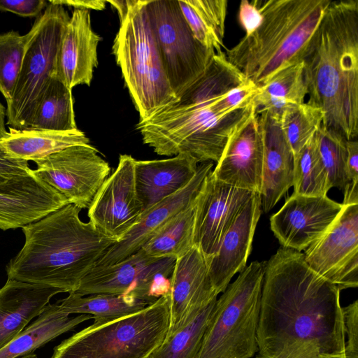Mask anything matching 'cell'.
<instances>
[{"label":"cell","instance_id":"1","mask_svg":"<svg viewBox=\"0 0 358 358\" xmlns=\"http://www.w3.org/2000/svg\"><path fill=\"white\" fill-rule=\"evenodd\" d=\"M341 290L280 248L266 262L257 358H345Z\"/></svg>","mask_w":358,"mask_h":358},{"label":"cell","instance_id":"2","mask_svg":"<svg viewBox=\"0 0 358 358\" xmlns=\"http://www.w3.org/2000/svg\"><path fill=\"white\" fill-rule=\"evenodd\" d=\"M247 80L225 52H216L202 75L178 99L139 121L136 129L143 143L159 155L184 154L199 164L217 163L230 136L255 108L252 101L223 113L215 103Z\"/></svg>","mask_w":358,"mask_h":358},{"label":"cell","instance_id":"3","mask_svg":"<svg viewBox=\"0 0 358 358\" xmlns=\"http://www.w3.org/2000/svg\"><path fill=\"white\" fill-rule=\"evenodd\" d=\"M308 103L323 124L356 139L358 134V0L331 1L303 57Z\"/></svg>","mask_w":358,"mask_h":358},{"label":"cell","instance_id":"4","mask_svg":"<svg viewBox=\"0 0 358 358\" xmlns=\"http://www.w3.org/2000/svg\"><path fill=\"white\" fill-rule=\"evenodd\" d=\"M67 204L23 227L24 243L6 266L8 279L74 292L117 241L80 218Z\"/></svg>","mask_w":358,"mask_h":358},{"label":"cell","instance_id":"5","mask_svg":"<svg viewBox=\"0 0 358 358\" xmlns=\"http://www.w3.org/2000/svg\"><path fill=\"white\" fill-rule=\"evenodd\" d=\"M261 20L225 52L228 61L258 88L280 71L302 62L331 0H255Z\"/></svg>","mask_w":358,"mask_h":358},{"label":"cell","instance_id":"6","mask_svg":"<svg viewBox=\"0 0 358 358\" xmlns=\"http://www.w3.org/2000/svg\"><path fill=\"white\" fill-rule=\"evenodd\" d=\"M169 326L167 292L141 310L94 319L57 345L51 358H148L164 342Z\"/></svg>","mask_w":358,"mask_h":358},{"label":"cell","instance_id":"7","mask_svg":"<svg viewBox=\"0 0 358 358\" xmlns=\"http://www.w3.org/2000/svg\"><path fill=\"white\" fill-rule=\"evenodd\" d=\"M147 0H136L120 29L113 52L140 120L176 99L168 80L148 17Z\"/></svg>","mask_w":358,"mask_h":358},{"label":"cell","instance_id":"8","mask_svg":"<svg viewBox=\"0 0 358 358\" xmlns=\"http://www.w3.org/2000/svg\"><path fill=\"white\" fill-rule=\"evenodd\" d=\"M266 262L255 261L217 299L196 358H252Z\"/></svg>","mask_w":358,"mask_h":358},{"label":"cell","instance_id":"9","mask_svg":"<svg viewBox=\"0 0 358 358\" xmlns=\"http://www.w3.org/2000/svg\"><path fill=\"white\" fill-rule=\"evenodd\" d=\"M69 15L64 6L48 1L27 37L19 76L11 99L6 102L8 128L24 129L30 122L49 81Z\"/></svg>","mask_w":358,"mask_h":358},{"label":"cell","instance_id":"10","mask_svg":"<svg viewBox=\"0 0 358 358\" xmlns=\"http://www.w3.org/2000/svg\"><path fill=\"white\" fill-rule=\"evenodd\" d=\"M147 11L171 88L178 99L216 53L194 36L178 0H147Z\"/></svg>","mask_w":358,"mask_h":358},{"label":"cell","instance_id":"11","mask_svg":"<svg viewBox=\"0 0 358 358\" xmlns=\"http://www.w3.org/2000/svg\"><path fill=\"white\" fill-rule=\"evenodd\" d=\"M176 259L155 258L140 249L122 261L94 267L74 292L80 296L127 294L153 303L166 294Z\"/></svg>","mask_w":358,"mask_h":358},{"label":"cell","instance_id":"12","mask_svg":"<svg viewBox=\"0 0 358 358\" xmlns=\"http://www.w3.org/2000/svg\"><path fill=\"white\" fill-rule=\"evenodd\" d=\"M35 163L31 173L80 210L90 208L110 172L90 144L68 147Z\"/></svg>","mask_w":358,"mask_h":358},{"label":"cell","instance_id":"13","mask_svg":"<svg viewBox=\"0 0 358 358\" xmlns=\"http://www.w3.org/2000/svg\"><path fill=\"white\" fill-rule=\"evenodd\" d=\"M317 274L342 289L358 286V203L343 205L327 231L304 250Z\"/></svg>","mask_w":358,"mask_h":358},{"label":"cell","instance_id":"14","mask_svg":"<svg viewBox=\"0 0 358 358\" xmlns=\"http://www.w3.org/2000/svg\"><path fill=\"white\" fill-rule=\"evenodd\" d=\"M135 161L121 155L115 170L96 194L87 215L102 234L120 241L143 214L135 183Z\"/></svg>","mask_w":358,"mask_h":358},{"label":"cell","instance_id":"15","mask_svg":"<svg viewBox=\"0 0 358 358\" xmlns=\"http://www.w3.org/2000/svg\"><path fill=\"white\" fill-rule=\"evenodd\" d=\"M212 171L206 177L196 199L194 231V245L206 259L217 252L224 234L256 193L220 181Z\"/></svg>","mask_w":358,"mask_h":358},{"label":"cell","instance_id":"16","mask_svg":"<svg viewBox=\"0 0 358 358\" xmlns=\"http://www.w3.org/2000/svg\"><path fill=\"white\" fill-rule=\"evenodd\" d=\"M168 294L169 326L164 341L187 326L217 299L206 258L196 246L176 260Z\"/></svg>","mask_w":358,"mask_h":358},{"label":"cell","instance_id":"17","mask_svg":"<svg viewBox=\"0 0 358 358\" xmlns=\"http://www.w3.org/2000/svg\"><path fill=\"white\" fill-rule=\"evenodd\" d=\"M343 207L327 195L293 193L270 217L271 229L282 247L301 252L327 231Z\"/></svg>","mask_w":358,"mask_h":358},{"label":"cell","instance_id":"18","mask_svg":"<svg viewBox=\"0 0 358 358\" xmlns=\"http://www.w3.org/2000/svg\"><path fill=\"white\" fill-rule=\"evenodd\" d=\"M263 157V135L255 110L229 138L212 175L235 187L260 194Z\"/></svg>","mask_w":358,"mask_h":358},{"label":"cell","instance_id":"19","mask_svg":"<svg viewBox=\"0 0 358 358\" xmlns=\"http://www.w3.org/2000/svg\"><path fill=\"white\" fill-rule=\"evenodd\" d=\"M69 204L32 173L0 175V229L22 228Z\"/></svg>","mask_w":358,"mask_h":358},{"label":"cell","instance_id":"20","mask_svg":"<svg viewBox=\"0 0 358 358\" xmlns=\"http://www.w3.org/2000/svg\"><path fill=\"white\" fill-rule=\"evenodd\" d=\"M213 166L212 162L199 164L194 177L185 187L145 211L127 234L108 248L95 266L114 264L139 250L165 222L194 201Z\"/></svg>","mask_w":358,"mask_h":358},{"label":"cell","instance_id":"21","mask_svg":"<svg viewBox=\"0 0 358 358\" xmlns=\"http://www.w3.org/2000/svg\"><path fill=\"white\" fill-rule=\"evenodd\" d=\"M101 39L92 29L89 10L74 8L62 36L52 78L71 90L78 85H90L98 65Z\"/></svg>","mask_w":358,"mask_h":358},{"label":"cell","instance_id":"22","mask_svg":"<svg viewBox=\"0 0 358 358\" xmlns=\"http://www.w3.org/2000/svg\"><path fill=\"white\" fill-rule=\"evenodd\" d=\"M260 194L254 193L224 234L217 252L206 259L209 275L217 294L246 266L262 213Z\"/></svg>","mask_w":358,"mask_h":358},{"label":"cell","instance_id":"23","mask_svg":"<svg viewBox=\"0 0 358 358\" xmlns=\"http://www.w3.org/2000/svg\"><path fill=\"white\" fill-rule=\"evenodd\" d=\"M257 115L264 141L259 194L262 209L268 213L293 186L294 159L282 130L280 119L266 111Z\"/></svg>","mask_w":358,"mask_h":358},{"label":"cell","instance_id":"24","mask_svg":"<svg viewBox=\"0 0 358 358\" xmlns=\"http://www.w3.org/2000/svg\"><path fill=\"white\" fill-rule=\"evenodd\" d=\"M199 163L187 155L164 159L135 161V183L143 213L185 187Z\"/></svg>","mask_w":358,"mask_h":358},{"label":"cell","instance_id":"25","mask_svg":"<svg viewBox=\"0 0 358 358\" xmlns=\"http://www.w3.org/2000/svg\"><path fill=\"white\" fill-rule=\"evenodd\" d=\"M63 290L8 279L0 288V349L39 316L50 299Z\"/></svg>","mask_w":358,"mask_h":358},{"label":"cell","instance_id":"26","mask_svg":"<svg viewBox=\"0 0 358 358\" xmlns=\"http://www.w3.org/2000/svg\"><path fill=\"white\" fill-rule=\"evenodd\" d=\"M88 144L89 138L78 129L57 131L8 128L0 139V150L12 158L36 162L68 147Z\"/></svg>","mask_w":358,"mask_h":358},{"label":"cell","instance_id":"27","mask_svg":"<svg viewBox=\"0 0 358 358\" xmlns=\"http://www.w3.org/2000/svg\"><path fill=\"white\" fill-rule=\"evenodd\" d=\"M90 319H93V316L87 314L70 317L62 310L58 302L49 303L31 324L0 349V358H17L32 353Z\"/></svg>","mask_w":358,"mask_h":358},{"label":"cell","instance_id":"28","mask_svg":"<svg viewBox=\"0 0 358 358\" xmlns=\"http://www.w3.org/2000/svg\"><path fill=\"white\" fill-rule=\"evenodd\" d=\"M307 94L301 62L280 71L258 88L253 99L255 113L266 111L280 119L287 108L304 103Z\"/></svg>","mask_w":358,"mask_h":358},{"label":"cell","instance_id":"29","mask_svg":"<svg viewBox=\"0 0 358 358\" xmlns=\"http://www.w3.org/2000/svg\"><path fill=\"white\" fill-rule=\"evenodd\" d=\"M196 199L165 222L141 247L146 255L177 259L194 245Z\"/></svg>","mask_w":358,"mask_h":358},{"label":"cell","instance_id":"30","mask_svg":"<svg viewBox=\"0 0 358 358\" xmlns=\"http://www.w3.org/2000/svg\"><path fill=\"white\" fill-rule=\"evenodd\" d=\"M182 15L196 39L215 52L224 46L226 0H178Z\"/></svg>","mask_w":358,"mask_h":358},{"label":"cell","instance_id":"31","mask_svg":"<svg viewBox=\"0 0 358 358\" xmlns=\"http://www.w3.org/2000/svg\"><path fill=\"white\" fill-rule=\"evenodd\" d=\"M27 129L69 131L78 129L72 90L51 78Z\"/></svg>","mask_w":358,"mask_h":358},{"label":"cell","instance_id":"32","mask_svg":"<svg viewBox=\"0 0 358 358\" xmlns=\"http://www.w3.org/2000/svg\"><path fill=\"white\" fill-rule=\"evenodd\" d=\"M62 311L93 316V319L114 318L144 308L150 303L127 294H96L80 296L75 292L57 301Z\"/></svg>","mask_w":358,"mask_h":358},{"label":"cell","instance_id":"33","mask_svg":"<svg viewBox=\"0 0 358 358\" xmlns=\"http://www.w3.org/2000/svg\"><path fill=\"white\" fill-rule=\"evenodd\" d=\"M294 159L293 193L326 196L331 187L319 151L317 132Z\"/></svg>","mask_w":358,"mask_h":358},{"label":"cell","instance_id":"34","mask_svg":"<svg viewBox=\"0 0 358 358\" xmlns=\"http://www.w3.org/2000/svg\"><path fill=\"white\" fill-rule=\"evenodd\" d=\"M216 301L187 326L164 341L148 358H196Z\"/></svg>","mask_w":358,"mask_h":358},{"label":"cell","instance_id":"35","mask_svg":"<svg viewBox=\"0 0 358 358\" xmlns=\"http://www.w3.org/2000/svg\"><path fill=\"white\" fill-rule=\"evenodd\" d=\"M323 119L322 110L307 102L289 107L282 113L281 128L294 157L317 131Z\"/></svg>","mask_w":358,"mask_h":358},{"label":"cell","instance_id":"36","mask_svg":"<svg viewBox=\"0 0 358 358\" xmlns=\"http://www.w3.org/2000/svg\"><path fill=\"white\" fill-rule=\"evenodd\" d=\"M320 156L327 171L331 187L344 191L350 183L346 171L347 139L323 124L317 131Z\"/></svg>","mask_w":358,"mask_h":358},{"label":"cell","instance_id":"37","mask_svg":"<svg viewBox=\"0 0 358 358\" xmlns=\"http://www.w3.org/2000/svg\"><path fill=\"white\" fill-rule=\"evenodd\" d=\"M27 37L15 31L0 34V93L6 102L13 93L24 52Z\"/></svg>","mask_w":358,"mask_h":358},{"label":"cell","instance_id":"38","mask_svg":"<svg viewBox=\"0 0 358 358\" xmlns=\"http://www.w3.org/2000/svg\"><path fill=\"white\" fill-rule=\"evenodd\" d=\"M345 358H358V301L343 307Z\"/></svg>","mask_w":358,"mask_h":358},{"label":"cell","instance_id":"39","mask_svg":"<svg viewBox=\"0 0 358 358\" xmlns=\"http://www.w3.org/2000/svg\"><path fill=\"white\" fill-rule=\"evenodd\" d=\"M48 5L45 0H0V11L23 17H38Z\"/></svg>","mask_w":358,"mask_h":358},{"label":"cell","instance_id":"40","mask_svg":"<svg viewBox=\"0 0 358 358\" xmlns=\"http://www.w3.org/2000/svg\"><path fill=\"white\" fill-rule=\"evenodd\" d=\"M238 18L240 24L245 32V35L250 34L255 29L261 20V14L255 0L252 1H241Z\"/></svg>","mask_w":358,"mask_h":358},{"label":"cell","instance_id":"41","mask_svg":"<svg viewBox=\"0 0 358 358\" xmlns=\"http://www.w3.org/2000/svg\"><path fill=\"white\" fill-rule=\"evenodd\" d=\"M31 170L28 162L12 158L0 150V175H26L29 173Z\"/></svg>","mask_w":358,"mask_h":358},{"label":"cell","instance_id":"42","mask_svg":"<svg viewBox=\"0 0 358 358\" xmlns=\"http://www.w3.org/2000/svg\"><path fill=\"white\" fill-rule=\"evenodd\" d=\"M346 171L350 182H358V141L348 140Z\"/></svg>","mask_w":358,"mask_h":358},{"label":"cell","instance_id":"43","mask_svg":"<svg viewBox=\"0 0 358 358\" xmlns=\"http://www.w3.org/2000/svg\"><path fill=\"white\" fill-rule=\"evenodd\" d=\"M50 1L64 6L73 7L74 8L97 10H103L106 3V1L101 0H51Z\"/></svg>","mask_w":358,"mask_h":358},{"label":"cell","instance_id":"44","mask_svg":"<svg viewBox=\"0 0 358 358\" xmlns=\"http://www.w3.org/2000/svg\"><path fill=\"white\" fill-rule=\"evenodd\" d=\"M110 3L118 12L120 22L127 15L130 8L136 2V0H113L106 1Z\"/></svg>","mask_w":358,"mask_h":358},{"label":"cell","instance_id":"45","mask_svg":"<svg viewBox=\"0 0 358 358\" xmlns=\"http://www.w3.org/2000/svg\"><path fill=\"white\" fill-rule=\"evenodd\" d=\"M6 107L0 101V139L6 136Z\"/></svg>","mask_w":358,"mask_h":358},{"label":"cell","instance_id":"46","mask_svg":"<svg viewBox=\"0 0 358 358\" xmlns=\"http://www.w3.org/2000/svg\"><path fill=\"white\" fill-rule=\"evenodd\" d=\"M17 358H38V357L36 354L32 352V353L22 356V357H19Z\"/></svg>","mask_w":358,"mask_h":358}]
</instances>
